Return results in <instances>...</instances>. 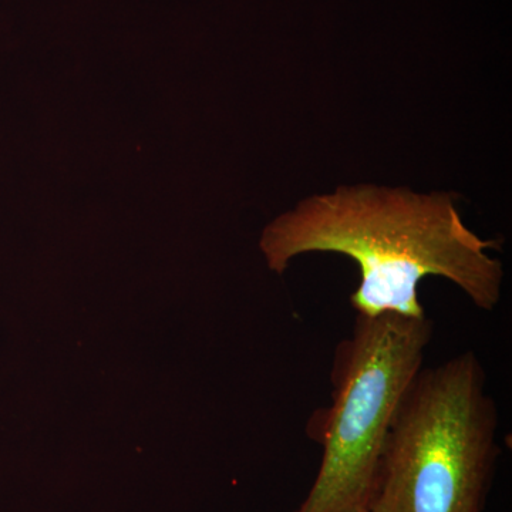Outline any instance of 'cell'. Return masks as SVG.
Returning a JSON list of instances; mask_svg holds the SVG:
<instances>
[{
  "instance_id": "1",
  "label": "cell",
  "mask_w": 512,
  "mask_h": 512,
  "mask_svg": "<svg viewBox=\"0 0 512 512\" xmlns=\"http://www.w3.org/2000/svg\"><path fill=\"white\" fill-rule=\"evenodd\" d=\"M453 192L421 194L409 188L343 185L316 194L276 217L262 232L271 271L282 275L311 252L349 256L360 271L350 296L359 316H427L419 298L426 276L458 286L481 311L497 308L504 268L484 239L464 224Z\"/></svg>"
},
{
  "instance_id": "2",
  "label": "cell",
  "mask_w": 512,
  "mask_h": 512,
  "mask_svg": "<svg viewBox=\"0 0 512 512\" xmlns=\"http://www.w3.org/2000/svg\"><path fill=\"white\" fill-rule=\"evenodd\" d=\"M476 353L421 367L390 421L367 512H483L498 410Z\"/></svg>"
},
{
  "instance_id": "3",
  "label": "cell",
  "mask_w": 512,
  "mask_h": 512,
  "mask_svg": "<svg viewBox=\"0 0 512 512\" xmlns=\"http://www.w3.org/2000/svg\"><path fill=\"white\" fill-rule=\"evenodd\" d=\"M433 336L424 318L359 316L333 356L332 404L313 419L322 460L295 512H367L390 421L404 390L423 367Z\"/></svg>"
}]
</instances>
